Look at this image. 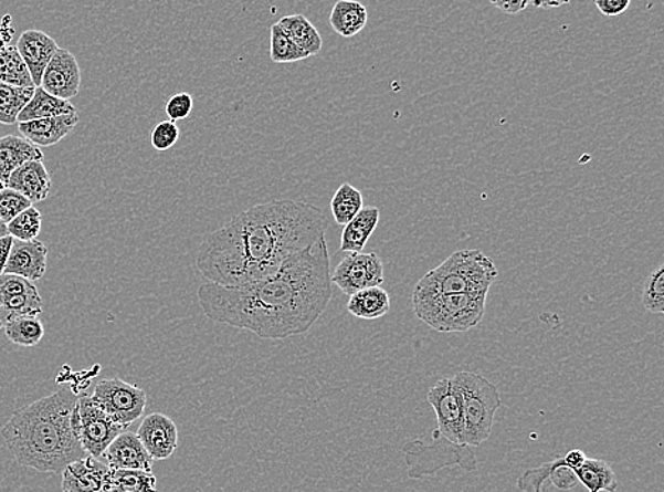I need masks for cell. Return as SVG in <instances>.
Segmentation results:
<instances>
[{"label": "cell", "mask_w": 664, "mask_h": 492, "mask_svg": "<svg viewBox=\"0 0 664 492\" xmlns=\"http://www.w3.org/2000/svg\"><path fill=\"white\" fill-rule=\"evenodd\" d=\"M326 239L302 251L270 278L239 287L201 284V311L211 321L250 331L261 339H286L316 324L331 300Z\"/></svg>", "instance_id": "obj_1"}, {"label": "cell", "mask_w": 664, "mask_h": 492, "mask_svg": "<svg viewBox=\"0 0 664 492\" xmlns=\"http://www.w3.org/2000/svg\"><path fill=\"white\" fill-rule=\"evenodd\" d=\"M328 220L315 205L289 199L260 203L205 235L198 269L210 283L239 287L278 271L325 239Z\"/></svg>", "instance_id": "obj_2"}, {"label": "cell", "mask_w": 664, "mask_h": 492, "mask_svg": "<svg viewBox=\"0 0 664 492\" xmlns=\"http://www.w3.org/2000/svg\"><path fill=\"white\" fill-rule=\"evenodd\" d=\"M77 400L78 395L65 386L13 411L2 428V437L18 464L39 473L59 474L84 459L85 451L72 426Z\"/></svg>", "instance_id": "obj_3"}, {"label": "cell", "mask_w": 664, "mask_h": 492, "mask_svg": "<svg viewBox=\"0 0 664 492\" xmlns=\"http://www.w3.org/2000/svg\"><path fill=\"white\" fill-rule=\"evenodd\" d=\"M497 279L495 261L482 250H460L428 271L412 294H489Z\"/></svg>", "instance_id": "obj_4"}, {"label": "cell", "mask_w": 664, "mask_h": 492, "mask_svg": "<svg viewBox=\"0 0 664 492\" xmlns=\"http://www.w3.org/2000/svg\"><path fill=\"white\" fill-rule=\"evenodd\" d=\"M486 300L485 294H412V308L438 333H466L481 324Z\"/></svg>", "instance_id": "obj_5"}, {"label": "cell", "mask_w": 664, "mask_h": 492, "mask_svg": "<svg viewBox=\"0 0 664 492\" xmlns=\"http://www.w3.org/2000/svg\"><path fill=\"white\" fill-rule=\"evenodd\" d=\"M464 409L462 444L479 447L492 435L495 415L502 408L499 390L485 376L475 371H460L454 378Z\"/></svg>", "instance_id": "obj_6"}, {"label": "cell", "mask_w": 664, "mask_h": 492, "mask_svg": "<svg viewBox=\"0 0 664 492\" xmlns=\"http://www.w3.org/2000/svg\"><path fill=\"white\" fill-rule=\"evenodd\" d=\"M407 471L412 480L434 477L447 467H461L465 471L477 469V459L472 447L452 443L444 436L432 431L431 443L412 440L402 447Z\"/></svg>", "instance_id": "obj_7"}, {"label": "cell", "mask_w": 664, "mask_h": 492, "mask_svg": "<svg viewBox=\"0 0 664 492\" xmlns=\"http://www.w3.org/2000/svg\"><path fill=\"white\" fill-rule=\"evenodd\" d=\"M72 426L85 454L98 460L103 459L115 437L128 430L115 423L88 395L80 396L73 411Z\"/></svg>", "instance_id": "obj_8"}, {"label": "cell", "mask_w": 664, "mask_h": 492, "mask_svg": "<svg viewBox=\"0 0 664 492\" xmlns=\"http://www.w3.org/2000/svg\"><path fill=\"white\" fill-rule=\"evenodd\" d=\"M92 399L115 423L125 429L143 418L148 404V396L144 389L119 378L99 380L95 385Z\"/></svg>", "instance_id": "obj_9"}, {"label": "cell", "mask_w": 664, "mask_h": 492, "mask_svg": "<svg viewBox=\"0 0 664 492\" xmlns=\"http://www.w3.org/2000/svg\"><path fill=\"white\" fill-rule=\"evenodd\" d=\"M331 284L346 295L381 287L384 283V265L377 253H350L336 265L330 275Z\"/></svg>", "instance_id": "obj_10"}, {"label": "cell", "mask_w": 664, "mask_h": 492, "mask_svg": "<svg viewBox=\"0 0 664 492\" xmlns=\"http://www.w3.org/2000/svg\"><path fill=\"white\" fill-rule=\"evenodd\" d=\"M428 404L434 409L438 421V433L452 443L462 444L464 435V409L462 399L452 378L436 381L428 391Z\"/></svg>", "instance_id": "obj_11"}, {"label": "cell", "mask_w": 664, "mask_h": 492, "mask_svg": "<svg viewBox=\"0 0 664 492\" xmlns=\"http://www.w3.org/2000/svg\"><path fill=\"white\" fill-rule=\"evenodd\" d=\"M43 313V301L32 281L18 275H0V324Z\"/></svg>", "instance_id": "obj_12"}, {"label": "cell", "mask_w": 664, "mask_h": 492, "mask_svg": "<svg viewBox=\"0 0 664 492\" xmlns=\"http://www.w3.org/2000/svg\"><path fill=\"white\" fill-rule=\"evenodd\" d=\"M40 87L53 97L65 100V102H70L80 93L82 69L72 52L59 48L44 70Z\"/></svg>", "instance_id": "obj_13"}, {"label": "cell", "mask_w": 664, "mask_h": 492, "mask_svg": "<svg viewBox=\"0 0 664 492\" xmlns=\"http://www.w3.org/2000/svg\"><path fill=\"white\" fill-rule=\"evenodd\" d=\"M135 435L154 461L168 460L178 449V426L169 416L162 414L146 416Z\"/></svg>", "instance_id": "obj_14"}, {"label": "cell", "mask_w": 664, "mask_h": 492, "mask_svg": "<svg viewBox=\"0 0 664 492\" xmlns=\"http://www.w3.org/2000/svg\"><path fill=\"white\" fill-rule=\"evenodd\" d=\"M63 492H109L110 469L103 460L85 456L63 470Z\"/></svg>", "instance_id": "obj_15"}, {"label": "cell", "mask_w": 664, "mask_h": 492, "mask_svg": "<svg viewBox=\"0 0 664 492\" xmlns=\"http://www.w3.org/2000/svg\"><path fill=\"white\" fill-rule=\"evenodd\" d=\"M17 49L20 57L27 64L34 87H40L44 70H46L54 53L57 52L59 44L42 30L30 29L20 34Z\"/></svg>", "instance_id": "obj_16"}, {"label": "cell", "mask_w": 664, "mask_h": 492, "mask_svg": "<svg viewBox=\"0 0 664 492\" xmlns=\"http://www.w3.org/2000/svg\"><path fill=\"white\" fill-rule=\"evenodd\" d=\"M103 460L110 470L152 471L154 465V460L140 443L138 436L128 430L115 437L105 450Z\"/></svg>", "instance_id": "obj_17"}, {"label": "cell", "mask_w": 664, "mask_h": 492, "mask_svg": "<svg viewBox=\"0 0 664 492\" xmlns=\"http://www.w3.org/2000/svg\"><path fill=\"white\" fill-rule=\"evenodd\" d=\"M48 253V245L39 242V240L20 242V240L13 239L4 274L18 275V278L33 283L46 273Z\"/></svg>", "instance_id": "obj_18"}, {"label": "cell", "mask_w": 664, "mask_h": 492, "mask_svg": "<svg viewBox=\"0 0 664 492\" xmlns=\"http://www.w3.org/2000/svg\"><path fill=\"white\" fill-rule=\"evenodd\" d=\"M7 188L22 193L32 205L39 203L48 199L52 189V178L43 160H30L10 175Z\"/></svg>", "instance_id": "obj_19"}, {"label": "cell", "mask_w": 664, "mask_h": 492, "mask_svg": "<svg viewBox=\"0 0 664 492\" xmlns=\"http://www.w3.org/2000/svg\"><path fill=\"white\" fill-rule=\"evenodd\" d=\"M80 122L78 113L60 115V117L36 119V122L20 123L19 133L34 147H53L67 137Z\"/></svg>", "instance_id": "obj_20"}, {"label": "cell", "mask_w": 664, "mask_h": 492, "mask_svg": "<svg viewBox=\"0 0 664 492\" xmlns=\"http://www.w3.org/2000/svg\"><path fill=\"white\" fill-rule=\"evenodd\" d=\"M30 160H43L42 150L17 135L0 138V180L4 185L14 170Z\"/></svg>", "instance_id": "obj_21"}, {"label": "cell", "mask_w": 664, "mask_h": 492, "mask_svg": "<svg viewBox=\"0 0 664 492\" xmlns=\"http://www.w3.org/2000/svg\"><path fill=\"white\" fill-rule=\"evenodd\" d=\"M380 222V210L370 206L363 208L350 223H347L341 233L340 250L345 253H363L367 242L375 233Z\"/></svg>", "instance_id": "obj_22"}, {"label": "cell", "mask_w": 664, "mask_h": 492, "mask_svg": "<svg viewBox=\"0 0 664 492\" xmlns=\"http://www.w3.org/2000/svg\"><path fill=\"white\" fill-rule=\"evenodd\" d=\"M369 12L356 0H339L330 12V27L341 38H355L366 28Z\"/></svg>", "instance_id": "obj_23"}, {"label": "cell", "mask_w": 664, "mask_h": 492, "mask_svg": "<svg viewBox=\"0 0 664 492\" xmlns=\"http://www.w3.org/2000/svg\"><path fill=\"white\" fill-rule=\"evenodd\" d=\"M278 27L309 57L318 56L324 46V40H322L319 30L304 14L296 13L284 17L280 20Z\"/></svg>", "instance_id": "obj_24"}, {"label": "cell", "mask_w": 664, "mask_h": 492, "mask_svg": "<svg viewBox=\"0 0 664 492\" xmlns=\"http://www.w3.org/2000/svg\"><path fill=\"white\" fill-rule=\"evenodd\" d=\"M77 113L74 105L65 100L53 97L44 92L42 87H36L32 100H30L23 112L19 114L18 123L36 122V119L60 117V115H70Z\"/></svg>", "instance_id": "obj_25"}, {"label": "cell", "mask_w": 664, "mask_h": 492, "mask_svg": "<svg viewBox=\"0 0 664 492\" xmlns=\"http://www.w3.org/2000/svg\"><path fill=\"white\" fill-rule=\"evenodd\" d=\"M390 308V295L381 287L359 291L347 303V311L360 320H379L389 314Z\"/></svg>", "instance_id": "obj_26"}, {"label": "cell", "mask_w": 664, "mask_h": 492, "mask_svg": "<svg viewBox=\"0 0 664 492\" xmlns=\"http://www.w3.org/2000/svg\"><path fill=\"white\" fill-rule=\"evenodd\" d=\"M578 483L583 484L590 492H616L618 480L615 471L608 461L587 459L581 467L571 470Z\"/></svg>", "instance_id": "obj_27"}, {"label": "cell", "mask_w": 664, "mask_h": 492, "mask_svg": "<svg viewBox=\"0 0 664 492\" xmlns=\"http://www.w3.org/2000/svg\"><path fill=\"white\" fill-rule=\"evenodd\" d=\"M363 195L354 185L344 184L330 200V210L335 222L340 226L350 223L365 208Z\"/></svg>", "instance_id": "obj_28"}, {"label": "cell", "mask_w": 664, "mask_h": 492, "mask_svg": "<svg viewBox=\"0 0 664 492\" xmlns=\"http://www.w3.org/2000/svg\"><path fill=\"white\" fill-rule=\"evenodd\" d=\"M34 90L36 87H17L0 83V124H17L19 114L32 100Z\"/></svg>", "instance_id": "obj_29"}, {"label": "cell", "mask_w": 664, "mask_h": 492, "mask_svg": "<svg viewBox=\"0 0 664 492\" xmlns=\"http://www.w3.org/2000/svg\"><path fill=\"white\" fill-rule=\"evenodd\" d=\"M0 83L17 87H34L27 64L20 57L17 46H0Z\"/></svg>", "instance_id": "obj_30"}, {"label": "cell", "mask_w": 664, "mask_h": 492, "mask_svg": "<svg viewBox=\"0 0 664 492\" xmlns=\"http://www.w3.org/2000/svg\"><path fill=\"white\" fill-rule=\"evenodd\" d=\"M109 492H158L152 471L110 470Z\"/></svg>", "instance_id": "obj_31"}, {"label": "cell", "mask_w": 664, "mask_h": 492, "mask_svg": "<svg viewBox=\"0 0 664 492\" xmlns=\"http://www.w3.org/2000/svg\"><path fill=\"white\" fill-rule=\"evenodd\" d=\"M10 343L32 348L40 344L44 336V326L39 316H24L3 326Z\"/></svg>", "instance_id": "obj_32"}, {"label": "cell", "mask_w": 664, "mask_h": 492, "mask_svg": "<svg viewBox=\"0 0 664 492\" xmlns=\"http://www.w3.org/2000/svg\"><path fill=\"white\" fill-rule=\"evenodd\" d=\"M270 54L271 60L280 64L302 62V60L309 57L304 50H301L286 36L284 30L278 27V23L273 24V28H271Z\"/></svg>", "instance_id": "obj_33"}, {"label": "cell", "mask_w": 664, "mask_h": 492, "mask_svg": "<svg viewBox=\"0 0 664 492\" xmlns=\"http://www.w3.org/2000/svg\"><path fill=\"white\" fill-rule=\"evenodd\" d=\"M42 213L32 206L7 224L8 235L20 242H32L42 230Z\"/></svg>", "instance_id": "obj_34"}, {"label": "cell", "mask_w": 664, "mask_h": 492, "mask_svg": "<svg viewBox=\"0 0 664 492\" xmlns=\"http://www.w3.org/2000/svg\"><path fill=\"white\" fill-rule=\"evenodd\" d=\"M562 457L548 461V463L536 467V469L527 470L517 479V486L525 492H545L552 471L560 467Z\"/></svg>", "instance_id": "obj_35"}, {"label": "cell", "mask_w": 664, "mask_h": 492, "mask_svg": "<svg viewBox=\"0 0 664 492\" xmlns=\"http://www.w3.org/2000/svg\"><path fill=\"white\" fill-rule=\"evenodd\" d=\"M642 303L649 313L663 314L664 313V269L658 268L653 271L645 281V287H643Z\"/></svg>", "instance_id": "obj_36"}, {"label": "cell", "mask_w": 664, "mask_h": 492, "mask_svg": "<svg viewBox=\"0 0 664 492\" xmlns=\"http://www.w3.org/2000/svg\"><path fill=\"white\" fill-rule=\"evenodd\" d=\"M32 208V202L17 190L4 188L0 192V220L4 224L12 222L24 210Z\"/></svg>", "instance_id": "obj_37"}, {"label": "cell", "mask_w": 664, "mask_h": 492, "mask_svg": "<svg viewBox=\"0 0 664 492\" xmlns=\"http://www.w3.org/2000/svg\"><path fill=\"white\" fill-rule=\"evenodd\" d=\"M180 137V130L176 123L166 122L159 123L155 125L152 133H150V144L159 153H165V150H169L173 148V145L178 143Z\"/></svg>", "instance_id": "obj_38"}, {"label": "cell", "mask_w": 664, "mask_h": 492, "mask_svg": "<svg viewBox=\"0 0 664 492\" xmlns=\"http://www.w3.org/2000/svg\"><path fill=\"white\" fill-rule=\"evenodd\" d=\"M193 97L189 93L180 92L176 93L166 103V115H168L169 122L176 123L180 119H186L193 109Z\"/></svg>", "instance_id": "obj_39"}, {"label": "cell", "mask_w": 664, "mask_h": 492, "mask_svg": "<svg viewBox=\"0 0 664 492\" xmlns=\"http://www.w3.org/2000/svg\"><path fill=\"white\" fill-rule=\"evenodd\" d=\"M577 483V477L573 475L570 469L565 467V463H561L560 467H557V469L552 471L550 481H548V484L555 485L556 489L560 491H570Z\"/></svg>", "instance_id": "obj_40"}, {"label": "cell", "mask_w": 664, "mask_h": 492, "mask_svg": "<svg viewBox=\"0 0 664 492\" xmlns=\"http://www.w3.org/2000/svg\"><path fill=\"white\" fill-rule=\"evenodd\" d=\"M596 7L600 9L603 17L615 18L626 12L631 7V0H597Z\"/></svg>", "instance_id": "obj_41"}, {"label": "cell", "mask_w": 664, "mask_h": 492, "mask_svg": "<svg viewBox=\"0 0 664 492\" xmlns=\"http://www.w3.org/2000/svg\"><path fill=\"white\" fill-rule=\"evenodd\" d=\"M493 7L500 9L502 12L507 14H517L521 13L523 10H526L528 7H531V2L528 0H516V2H510V0H505V2H499V0H492Z\"/></svg>", "instance_id": "obj_42"}, {"label": "cell", "mask_w": 664, "mask_h": 492, "mask_svg": "<svg viewBox=\"0 0 664 492\" xmlns=\"http://www.w3.org/2000/svg\"><path fill=\"white\" fill-rule=\"evenodd\" d=\"M586 460L587 456L581 450L568 451V453L562 457V463H565V467L570 470L578 469V467H581Z\"/></svg>", "instance_id": "obj_43"}, {"label": "cell", "mask_w": 664, "mask_h": 492, "mask_svg": "<svg viewBox=\"0 0 664 492\" xmlns=\"http://www.w3.org/2000/svg\"><path fill=\"white\" fill-rule=\"evenodd\" d=\"M13 239L10 235L0 239V275L4 274L7 269L10 249H12Z\"/></svg>", "instance_id": "obj_44"}, {"label": "cell", "mask_w": 664, "mask_h": 492, "mask_svg": "<svg viewBox=\"0 0 664 492\" xmlns=\"http://www.w3.org/2000/svg\"><path fill=\"white\" fill-rule=\"evenodd\" d=\"M562 4H568V2H531V7L542 9L561 8Z\"/></svg>", "instance_id": "obj_45"}, {"label": "cell", "mask_w": 664, "mask_h": 492, "mask_svg": "<svg viewBox=\"0 0 664 492\" xmlns=\"http://www.w3.org/2000/svg\"><path fill=\"white\" fill-rule=\"evenodd\" d=\"M7 235H8L7 224H4L2 222V220H0V239L7 238Z\"/></svg>", "instance_id": "obj_46"}, {"label": "cell", "mask_w": 664, "mask_h": 492, "mask_svg": "<svg viewBox=\"0 0 664 492\" xmlns=\"http://www.w3.org/2000/svg\"><path fill=\"white\" fill-rule=\"evenodd\" d=\"M4 188H7V185H4V184L2 182V180H0V192H2V190H3Z\"/></svg>", "instance_id": "obj_47"}, {"label": "cell", "mask_w": 664, "mask_h": 492, "mask_svg": "<svg viewBox=\"0 0 664 492\" xmlns=\"http://www.w3.org/2000/svg\"><path fill=\"white\" fill-rule=\"evenodd\" d=\"M556 492H570V491H560V490H557V489H556Z\"/></svg>", "instance_id": "obj_48"}, {"label": "cell", "mask_w": 664, "mask_h": 492, "mask_svg": "<svg viewBox=\"0 0 664 492\" xmlns=\"http://www.w3.org/2000/svg\"><path fill=\"white\" fill-rule=\"evenodd\" d=\"M0 329H3V325L2 324H0Z\"/></svg>", "instance_id": "obj_49"}]
</instances>
